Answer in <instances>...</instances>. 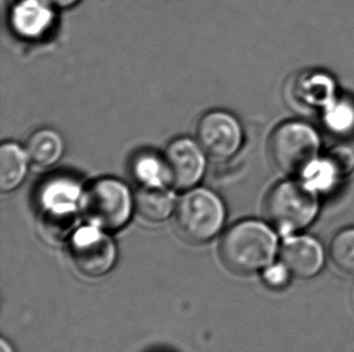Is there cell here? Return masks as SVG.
Instances as JSON below:
<instances>
[{
  "mask_svg": "<svg viewBox=\"0 0 354 352\" xmlns=\"http://www.w3.org/2000/svg\"><path fill=\"white\" fill-rule=\"evenodd\" d=\"M278 235L270 222L239 221L223 235L219 245L221 262L229 271L243 275L263 271L279 253L282 242Z\"/></svg>",
  "mask_w": 354,
  "mask_h": 352,
  "instance_id": "6da1fadb",
  "label": "cell"
},
{
  "mask_svg": "<svg viewBox=\"0 0 354 352\" xmlns=\"http://www.w3.org/2000/svg\"><path fill=\"white\" fill-rule=\"evenodd\" d=\"M84 190L82 181L71 173H56L39 184L34 200L48 238L63 239L72 231Z\"/></svg>",
  "mask_w": 354,
  "mask_h": 352,
  "instance_id": "7a4b0ae2",
  "label": "cell"
},
{
  "mask_svg": "<svg viewBox=\"0 0 354 352\" xmlns=\"http://www.w3.org/2000/svg\"><path fill=\"white\" fill-rule=\"evenodd\" d=\"M321 213V198L297 177L279 181L265 199V214L273 228L284 238L306 232Z\"/></svg>",
  "mask_w": 354,
  "mask_h": 352,
  "instance_id": "3957f363",
  "label": "cell"
},
{
  "mask_svg": "<svg viewBox=\"0 0 354 352\" xmlns=\"http://www.w3.org/2000/svg\"><path fill=\"white\" fill-rule=\"evenodd\" d=\"M136 210L134 195L124 181L101 177L87 186L82 195L80 213L88 224L116 232L129 224Z\"/></svg>",
  "mask_w": 354,
  "mask_h": 352,
  "instance_id": "277c9868",
  "label": "cell"
},
{
  "mask_svg": "<svg viewBox=\"0 0 354 352\" xmlns=\"http://www.w3.org/2000/svg\"><path fill=\"white\" fill-rule=\"evenodd\" d=\"M225 219L224 200L206 187L187 190L176 208L177 228L190 243L203 244L216 238Z\"/></svg>",
  "mask_w": 354,
  "mask_h": 352,
  "instance_id": "5b68a950",
  "label": "cell"
},
{
  "mask_svg": "<svg viewBox=\"0 0 354 352\" xmlns=\"http://www.w3.org/2000/svg\"><path fill=\"white\" fill-rule=\"evenodd\" d=\"M321 148V134L302 119H289L278 124L268 140V153L273 164L290 175L297 176L319 156Z\"/></svg>",
  "mask_w": 354,
  "mask_h": 352,
  "instance_id": "8992f818",
  "label": "cell"
},
{
  "mask_svg": "<svg viewBox=\"0 0 354 352\" xmlns=\"http://www.w3.org/2000/svg\"><path fill=\"white\" fill-rule=\"evenodd\" d=\"M104 232L90 224L73 234L69 253L73 264L82 275L91 279L102 277L115 266L116 245Z\"/></svg>",
  "mask_w": 354,
  "mask_h": 352,
  "instance_id": "52a82bcc",
  "label": "cell"
},
{
  "mask_svg": "<svg viewBox=\"0 0 354 352\" xmlns=\"http://www.w3.org/2000/svg\"><path fill=\"white\" fill-rule=\"evenodd\" d=\"M196 140L207 156L224 162L235 157L242 148L243 127L229 111L211 110L197 122Z\"/></svg>",
  "mask_w": 354,
  "mask_h": 352,
  "instance_id": "ba28073f",
  "label": "cell"
},
{
  "mask_svg": "<svg viewBox=\"0 0 354 352\" xmlns=\"http://www.w3.org/2000/svg\"><path fill=\"white\" fill-rule=\"evenodd\" d=\"M169 174V187L189 190L196 187L207 169V153L196 139H173L163 151Z\"/></svg>",
  "mask_w": 354,
  "mask_h": 352,
  "instance_id": "9c48e42d",
  "label": "cell"
},
{
  "mask_svg": "<svg viewBox=\"0 0 354 352\" xmlns=\"http://www.w3.org/2000/svg\"><path fill=\"white\" fill-rule=\"evenodd\" d=\"M329 251L324 244L312 234H292L281 243L279 257L295 277L310 280L319 275L326 264Z\"/></svg>",
  "mask_w": 354,
  "mask_h": 352,
  "instance_id": "30bf717a",
  "label": "cell"
},
{
  "mask_svg": "<svg viewBox=\"0 0 354 352\" xmlns=\"http://www.w3.org/2000/svg\"><path fill=\"white\" fill-rule=\"evenodd\" d=\"M48 0H15L9 10V24L17 38L38 41L56 22V11Z\"/></svg>",
  "mask_w": 354,
  "mask_h": 352,
  "instance_id": "8fae6325",
  "label": "cell"
},
{
  "mask_svg": "<svg viewBox=\"0 0 354 352\" xmlns=\"http://www.w3.org/2000/svg\"><path fill=\"white\" fill-rule=\"evenodd\" d=\"M292 99L299 106L322 110L339 95L335 79L323 70H305L299 72L290 86Z\"/></svg>",
  "mask_w": 354,
  "mask_h": 352,
  "instance_id": "7c38bea8",
  "label": "cell"
},
{
  "mask_svg": "<svg viewBox=\"0 0 354 352\" xmlns=\"http://www.w3.org/2000/svg\"><path fill=\"white\" fill-rule=\"evenodd\" d=\"M347 176L335 158L328 153L312 159L295 177L315 195L323 198L335 193Z\"/></svg>",
  "mask_w": 354,
  "mask_h": 352,
  "instance_id": "4fadbf2b",
  "label": "cell"
},
{
  "mask_svg": "<svg viewBox=\"0 0 354 352\" xmlns=\"http://www.w3.org/2000/svg\"><path fill=\"white\" fill-rule=\"evenodd\" d=\"M129 173L140 187H169L165 155L151 148L134 153L129 159Z\"/></svg>",
  "mask_w": 354,
  "mask_h": 352,
  "instance_id": "5bb4252c",
  "label": "cell"
},
{
  "mask_svg": "<svg viewBox=\"0 0 354 352\" xmlns=\"http://www.w3.org/2000/svg\"><path fill=\"white\" fill-rule=\"evenodd\" d=\"M26 151L30 163L43 169L57 164L66 151L62 135L53 128H40L29 135L26 143Z\"/></svg>",
  "mask_w": 354,
  "mask_h": 352,
  "instance_id": "9a60e30c",
  "label": "cell"
},
{
  "mask_svg": "<svg viewBox=\"0 0 354 352\" xmlns=\"http://www.w3.org/2000/svg\"><path fill=\"white\" fill-rule=\"evenodd\" d=\"M136 213L148 222L160 224L171 217L176 198L167 187H139L134 195Z\"/></svg>",
  "mask_w": 354,
  "mask_h": 352,
  "instance_id": "2e32d148",
  "label": "cell"
},
{
  "mask_svg": "<svg viewBox=\"0 0 354 352\" xmlns=\"http://www.w3.org/2000/svg\"><path fill=\"white\" fill-rule=\"evenodd\" d=\"M30 159L26 148L15 141H5L0 148V190L9 193L19 188L28 174Z\"/></svg>",
  "mask_w": 354,
  "mask_h": 352,
  "instance_id": "e0dca14e",
  "label": "cell"
},
{
  "mask_svg": "<svg viewBox=\"0 0 354 352\" xmlns=\"http://www.w3.org/2000/svg\"><path fill=\"white\" fill-rule=\"evenodd\" d=\"M322 122L328 133L336 138H350L354 135V98L337 95L322 110Z\"/></svg>",
  "mask_w": 354,
  "mask_h": 352,
  "instance_id": "ac0fdd59",
  "label": "cell"
},
{
  "mask_svg": "<svg viewBox=\"0 0 354 352\" xmlns=\"http://www.w3.org/2000/svg\"><path fill=\"white\" fill-rule=\"evenodd\" d=\"M328 251L339 271L354 275V226L340 229L331 239Z\"/></svg>",
  "mask_w": 354,
  "mask_h": 352,
  "instance_id": "d6986e66",
  "label": "cell"
},
{
  "mask_svg": "<svg viewBox=\"0 0 354 352\" xmlns=\"http://www.w3.org/2000/svg\"><path fill=\"white\" fill-rule=\"evenodd\" d=\"M263 281L265 286L272 291H284L292 284L295 277L292 271L282 261L271 263L263 271Z\"/></svg>",
  "mask_w": 354,
  "mask_h": 352,
  "instance_id": "ffe728a7",
  "label": "cell"
},
{
  "mask_svg": "<svg viewBox=\"0 0 354 352\" xmlns=\"http://www.w3.org/2000/svg\"><path fill=\"white\" fill-rule=\"evenodd\" d=\"M56 9H71L79 4L80 0H48Z\"/></svg>",
  "mask_w": 354,
  "mask_h": 352,
  "instance_id": "44dd1931",
  "label": "cell"
},
{
  "mask_svg": "<svg viewBox=\"0 0 354 352\" xmlns=\"http://www.w3.org/2000/svg\"><path fill=\"white\" fill-rule=\"evenodd\" d=\"M0 352H15V350L12 345L6 339L1 338V340H0Z\"/></svg>",
  "mask_w": 354,
  "mask_h": 352,
  "instance_id": "7402d4cb",
  "label": "cell"
}]
</instances>
